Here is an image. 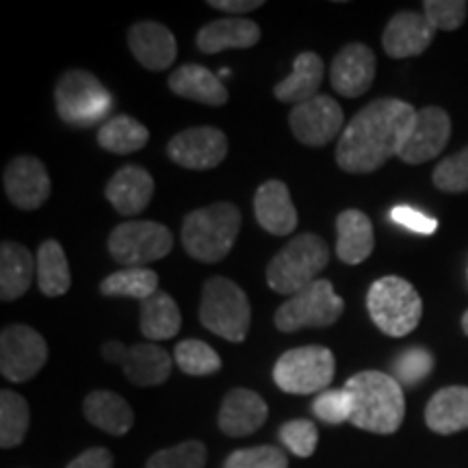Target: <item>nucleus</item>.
<instances>
[{
	"label": "nucleus",
	"instance_id": "obj_31",
	"mask_svg": "<svg viewBox=\"0 0 468 468\" xmlns=\"http://www.w3.org/2000/svg\"><path fill=\"white\" fill-rule=\"evenodd\" d=\"M37 284L46 297L66 295L72 286L68 256L55 239H48L37 250Z\"/></svg>",
	"mask_w": 468,
	"mask_h": 468
},
{
	"label": "nucleus",
	"instance_id": "obj_17",
	"mask_svg": "<svg viewBox=\"0 0 468 468\" xmlns=\"http://www.w3.org/2000/svg\"><path fill=\"white\" fill-rule=\"evenodd\" d=\"M434 35L436 28L430 25V20L423 14H417V11H399L386 25L382 46L386 55L393 58L419 57L434 42Z\"/></svg>",
	"mask_w": 468,
	"mask_h": 468
},
{
	"label": "nucleus",
	"instance_id": "obj_3",
	"mask_svg": "<svg viewBox=\"0 0 468 468\" xmlns=\"http://www.w3.org/2000/svg\"><path fill=\"white\" fill-rule=\"evenodd\" d=\"M241 230V210L230 202L193 210L183 224V248L200 262L224 261Z\"/></svg>",
	"mask_w": 468,
	"mask_h": 468
},
{
	"label": "nucleus",
	"instance_id": "obj_14",
	"mask_svg": "<svg viewBox=\"0 0 468 468\" xmlns=\"http://www.w3.org/2000/svg\"><path fill=\"white\" fill-rule=\"evenodd\" d=\"M449 137H452V120L447 111L441 107L420 109L399 152V159L408 165H420L436 159L447 148Z\"/></svg>",
	"mask_w": 468,
	"mask_h": 468
},
{
	"label": "nucleus",
	"instance_id": "obj_38",
	"mask_svg": "<svg viewBox=\"0 0 468 468\" xmlns=\"http://www.w3.org/2000/svg\"><path fill=\"white\" fill-rule=\"evenodd\" d=\"M436 189L444 193H464L468 191V145L458 154L447 156L438 163L431 174Z\"/></svg>",
	"mask_w": 468,
	"mask_h": 468
},
{
	"label": "nucleus",
	"instance_id": "obj_22",
	"mask_svg": "<svg viewBox=\"0 0 468 468\" xmlns=\"http://www.w3.org/2000/svg\"><path fill=\"white\" fill-rule=\"evenodd\" d=\"M261 27L245 17H224L200 28L196 44L204 55H218L224 50H243L259 44Z\"/></svg>",
	"mask_w": 468,
	"mask_h": 468
},
{
	"label": "nucleus",
	"instance_id": "obj_24",
	"mask_svg": "<svg viewBox=\"0 0 468 468\" xmlns=\"http://www.w3.org/2000/svg\"><path fill=\"white\" fill-rule=\"evenodd\" d=\"M167 85L176 96L208 104V107H221L228 102V90L221 83V76L213 74L204 66H193V63L180 66L169 76Z\"/></svg>",
	"mask_w": 468,
	"mask_h": 468
},
{
	"label": "nucleus",
	"instance_id": "obj_11",
	"mask_svg": "<svg viewBox=\"0 0 468 468\" xmlns=\"http://www.w3.org/2000/svg\"><path fill=\"white\" fill-rule=\"evenodd\" d=\"M48 360V345L33 327L16 324L0 336V373L14 384L28 382Z\"/></svg>",
	"mask_w": 468,
	"mask_h": 468
},
{
	"label": "nucleus",
	"instance_id": "obj_46",
	"mask_svg": "<svg viewBox=\"0 0 468 468\" xmlns=\"http://www.w3.org/2000/svg\"><path fill=\"white\" fill-rule=\"evenodd\" d=\"M102 354H104V358H107L109 362H122V358H124V354H126V347L122 343L113 341V343L104 345Z\"/></svg>",
	"mask_w": 468,
	"mask_h": 468
},
{
	"label": "nucleus",
	"instance_id": "obj_23",
	"mask_svg": "<svg viewBox=\"0 0 468 468\" xmlns=\"http://www.w3.org/2000/svg\"><path fill=\"white\" fill-rule=\"evenodd\" d=\"M376 248L373 224L362 210H343L336 218V254L345 265H360Z\"/></svg>",
	"mask_w": 468,
	"mask_h": 468
},
{
	"label": "nucleus",
	"instance_id": "obj_8",
	"mask_svg": "<svg viewBox=\"0 0 468 468\" xmlns=\"http://www.w3.org/2000/svg\"><path fill=\"white\" fill-rule=\"evenodd\" d=\"M335 354L321 345H308L280 356L273 367V382L291 395L324 393L335 379Z\"/></svg>",
	"mask_w": 468,
	"mask_h": 468
},
{
	"label": "nucleus",
	"instance_id": "obj_33",
	"mask_svg": "<svg viewBox=\"0 0 468 468\" xmlns=\"http://www.w3.org/2000/svg\"><path fill=\"white\" fill-rule=\"evenodd\" d=\"M101 292L107 297H133V300L145 302L154 292H159V276L145 267L122 269L102 280Z\"/></svg>",
	"mask_w": 468,
	"mask_h": 468
},
{
	"label": "nucleus",
	"instance_id": "obj_36",
	"mask_svg": "<svg viewBox=\"0 0 468 468\" xmlns=\"http://www.w3.org/2000/svg\"><path fill=\"white\" fill-rule=\"evenodd\" d=\"M431 368H434V356L430 351L423 347H410L393 362V378L399 382L401 388L403 386L414 388L427 379Z\"/></svg>",
	"mask_w": 468,
	"mask_h": 468
},
{
	"label": "nucleus",
	"instance_id": "obj_27",
	"mask_svg": "<svg viewBox=\"0 0 468 468\" xmlns=\"http://www.w3.org/2000/svg\"><path fill=\"white\" fill-rule=\"evenodd\" d=\"M122 368L124 376L131 379L134 386H159L167 382L172 376V356L159 345L139 343L126 349L124 358H122Z\"/></svg>",
	"mask_w": 468,
	"mask_h": 468
},
{
	"label": "nucleus",
	"instance_id": "obj_20",
	"mask_svg": "<svg viewBox=\"0 0 468 468\" xmlns=\"http://www.w3.org/2000/svg\"><path fill=\"white\" fill-rule=\"evenodd\" d=\"M254 213L262 230L286 237L297 228V210L282 180H267L256 189Z\"/></svg>",
	"mask_w": 468,
	"mask_h": 468
},
{
	"label": "nucleus",
	"instance_id": "obj_32",
	"mask_svg": "<svg viewBox=\"0 0 468 468\" xmlns=\"http://www.w3.org/2000/svg\"><path fill=\"white\" fill-rule=\"evenodd\" d=\"M150 131L131 115H115L98 128V145L113 154H131L148 144Z\"/></svg>",
	"mask_w": 468,
	"mask_h": 468
},
{
	"label": "nucleus",
	"instance_id": "obj_30",
	"mask_svg": "<svg viewBox=\"0 0 468 468\" xmlns=\"http://www.w3.org/2000/svg\"><path fill=\"white\" fill-rule=\"evenodd\" d=\"M180 317L178 303L167 292H154L148 300L142 302V332L150 341H167L178 335Z\"/></svg>",
	"mask_w": 468,
	"mask_h": 468
},
{
	"label": "nucleus",
	"instance_id": "obj_1",
	"mask_svg": "<svg viewBox=\"0 0 468 468\" xmlns=\"http://www.w3.org/2000/svg\"><path fill=\"white\" fill-rule=\"evenodd\" d=\"M417 120V109L397 98H379L367 104L345 126L336 145V163L343 172L371 174L399 156Z\"/></svg>",
	"mask_w": 468,
	"mask_h": 468
},
{
	"label": "nucleus",
	"instance_id": "obj_35",
	"mask_svg": "<svg viewBox=\"0 0 468 468\" xmlns=\"http://www.w3.org/2000/svg\"><path fill=\"white\" fill-rule=\"evenodd\" d=\"M174 360L180 367V371L193 378L213 376L221 368V358L218 351L204 341H196V338L176 345Z\"/></svg>",
	"mask_w": 468,
	"mask_h": 468
},
{
	"label": "nucleus",
	"instance_id": "obj_40",
	"mask_svg": "<svg viewBox=\"0 0 468 468\" xmlns=\"http://www.w3.org/2000/svg\"><path fill=\"white\" fill-rule=\"evenodd\" d=\"M280 441L297 458H310L317 449L319 430L306 419H295L280 427Z\"/></svg>",
	"mask_w": 468,
	"mask_h": 468
},
{
	"label": "nucleus",
	"instance_id": "obj_39",
	"mask_svg": "<svg viewBox=\"0 0 468 468\" xmlns=\"http://www.w3.org/2000/svg\"><path fill=\"white\" fill-rule=\"evenodd\" d=\"M351 410H354V401L347 388H327L319 393L313 403L314 417L327 425L349 423Z\"/></svg>",
	"mask_w": 468,
	"mask_h": 468
},
{
	"label": "nucleus",
	"instance_id": "obj_26",
	"mask_svg": "<svg viewBox=\"0 0 468 468\" xmlns=\"http://www.w3.org/2000/svg\"><path fill=\"white\" fill-rule=\"evenodd\" d=\"M321 80H324V61L314 52H302L292 61V72L273 87V93L280 102L302 104L319 96Z\"/></svg>",
	"mask_w": 468,
	"mask_h": 468
},
{
	"label": "nucleus",
	"instance_id": "obj_5",
	"mask_svg": "<svg viewBox=\"0 0 468 468\" xmlns=\"http://www.w3.org/2000/svg\"><path fill=\"white\" fill-rule=\"evenodd\" d=\"M367 308L373 324L386 336L401 338L417 330L423 317V302L408 280L399 276H384L371 284L367 292Z\"/></svg>",
	"mask_w": 468,
	"mask_h": 468
},
{
	"label": "nucleus",
	"instance_id": "obj_25",
	"mask_svg": "<svg viewBox=\"0 0 468 468\" xmlns=\"http://www.w3.org/2000/svg\"><path fill=\"white\" fill-rule=\"evenodd\" d=\"M425 423L442 436L468 430V386H447L438 390L425 406Z\"/></svg>",
	"mask_w": 468,
	"mask_h": 468
},
{
	"label": "nucleus",
	"instance_id": "obj_34",
	"mask_svg": "<svg viewBox=\"0 0 468 468\" xmlns=\"http://www.w3.org/2000/svg\"><path fill=\"white\" fill-rule=\"evenodd\" d=\"M28 403L14 390L0 393V447L11 449L25 441L28 430Z\"/></svg>",
	"mask_w": 468,
	"mask_h": 468
},
{
	"label": "nucleus",
	"instance_id": "obj_2",
	"mask_svg": "<svg viewBox=\"0 0 468 468\" xmlns=\"http://www.w3.org/2000/svg\"><path fill=\"white\" fill-rule=\"evenodd\" d=\"M354 410L351 425L373 434H395L406 417V399L403 388L393 376L382 371H362L347 379Z\"/></svg>",
	"mask_w": 468,
	"mask_h": 468
},
{
	"label": "nucleus",
	"instance_id": "obj_42",
	"mask_svg": "<svg viewBox=\"0 0 468 468\" xmlns=\"http://www.w3.org/2000/svg\"><path fill=\"white\" fill-rule=\"evenodd\" d=\"M468 14V3L464 0H425L423 16L430 25L441 31H455L464 25Z\"/></svg>",
	"mask_w": 468,
	"mask_h": 468
},
{
	"label": "nucleus",
	"instance_id": "obj_6",
	"mask_svg": "<svg viewBox=\"0 0 468 468\" xmlns=\"http://www.w3.org/2000/svg\"><path fill=\"white\" fill-rule=\"evenodd\" d=\"M55 104L58 117L76 128L104 124L113 111V98L107 87L85 69H69L58 79Z\"/></svg>",
	"mask_w": 468,
	"mask_h": 468
},
{
	"label": "nucleus",
	"instance_id": "obj_43",
	"mask_svg": "<svg viewBox=\"0 0 468 468\" xmlns=\"http://www.w3.org/2000/svg\"><path fill=\"white\" fill-rule=\"evenodd\" d=\"M390 219H393L395 224L408 228V230H412L417 234H425V237L434 234L438 228V221L434 218H430V215L420 213V210L412 208V207H395L393 210H390Z\"/></svg>",
	"mask_w": 468,
	"mask_h": 468
},
{
	"label": "nucleus",
	"instance_id": "obj_9",
	"mask_svg": "<svg viewBox=\"0 0 468 468\" xmlns=\"http://www.w3.org/2000/svg\"><path fill=\"white\" fill-rule=\"evenodd\" d=\"M345 302L335 292L330 280L319 278L306 289L295 292L276 313L280 332H297L303 327H327L343 314Z\"/></svg>",
	"mask_w": 468,
	"mask_h": 468
},
{
	"label": "nucleus",
	"instance_id": "obj_18",
	"mask_svg": "<svg viewBox=\"0 0 468 468\" xmlns=\"http://www.w3.org/2000/svg\"><path fill=\"white\" fill-rule=\"evenodd\" d=\"M128 46L139 63L150 72H161L167 69L176 61L178 55V44H176L174 33L159 22L144 20L131 27L128 33Z\"/></svg>",
	"mask_w": 468,
	"mask_h": 468
},
{
	"label": "nucleus",
	"instance_id": "obj_7",
	"mask_svg": "<svg viewBox=\"0 0 468 468\" xmlns=\"http://www.w3.org/2000/svg\"><path fill=\"white\" fill-rule=\"evenodd\" d=\"M200 321L215 336L243 343L251 324V306L245 291L228 278L207 280L200 300Z\"/></svg>",
	"mask_w": 468,
	"mask_h": 468
},
{
	"label": "nucleus",
	"instance_id": "obj_37",
	"mask_svg": "<svg viewBox=\"0 0 468 468\" xmlns=\"http://www.w3.org/2000/svg\"><path fill=\"white\" fill-rule=\"evenodd\" d=\"M207 447L200 441H185L172 449L156 452L145 468H204Z\"/></svg>",
	"mask_w": 468,
	"mask_h": 468
},
{
	"label": "nucleus",
	"instance_id": "obj_13",
	"mask_svg": "<svg viewBox=\"0 0 468 468\" xmlns=\"http://www.w3.org/2000/svg\"><path fill=\"white\" fill-rule=\"evenodd\" d=\"M167 154L176 165L185 169H213L228 156V137L213 126L186 128L174 134L167 144Z\"/></svg>",
	"mask_w": 468,
	"mask_h": 468
},
{
	"label": "nucleus",
	"instance_id": "obj_4",
	"mask_svg": "<svg viewBox=\"0 0 468 468\" xmlns=\"http://www.w3.org/2000/svg\"><path fill=\"white\" fill-rule=\"evenodd\" d=\"M330 262V250L317 234L303 232L291 239L267 267V284L280 295H295L317 282Z\"/></svg>",
	"mask_w": 468,
	"mask_h": 468
},
{
	"label": "nucleus",
	"instance_id": "obj_47",
	"mask_svg": "<svg viewBox=\"0 0 468 468\" xmlns=\"http://www.w3.org/2000/svg\"><path fill=\"white\" fill-rule=\"evenodd\" d=\"M462 330H464V335L468 336V310L464 313V317H462Z\"/></svg>",
	"mask_w": 468,
	"mask_h": 468
},
{
	"label": "nucleus",
	"instance_id": "obj_21",
	"mask_svg": "<svg viewBox=\"0 0 468 468\" xmlns=\"http://www.w3.org/2000/svg\"><path fill=\"white\" fill-rule=\"evenodd\" d=\"M152 193H154V178L139 165H126L113 174L107 185V200L120 215L133 218L145 210Z\"/></svg>",
	"mask_w": 468,
	"mask_h": 468
},
{
	"label": "nucleus",
	"instance_id": "obj_41",
	"mask_svg": "<svg viewBox=\"0 0 468 468\" xmlns=\"http://www.w3.org/2000/svg\"><path fill=\"white\" fill-rule=\"evenodd\" d=\"M224 468H289V460L282 449L262 444V447L239 449L228 455Z\"/></svg>",
	"mask_w": 468,
	"mask_h": 468
},
{
	"label": "nucleus",
	"instance_id": "obj_29",
	"mask_svg": "<svg viewBox=\"0 0 468 468\" xmlns=\"http://www.w3.org/2000/svg\"><path fill=\"white\" fill-rule=\"evenodd\" d=\"M83 412L91 425L111 436H124L134 423L133 408L128 406L124 397L111 393V390H93L87 395Z\"/></svg>",
	"mask_w": 468,
	"mask_h": 468
},
{
	"label": "nucleus",
	"instance_id": "obj_44",
	"mask_svg": "<svg viewBox=\"0 0 468 468\" xmlns=\"http://www.w3.org/2000/svg\"><path fill=\"white\" fill-rule=\"evenodd\" d=\"M66 468H113V455L109 449L93 447L74 458Z\"/></svg>",
	"mask_w": 468,
	"mask_h": 468
},
{
	"label": "nucleus",
	"instance_id": "obj_12",
	"mask_svg": "<svg viewBox=\"0 0 468 468\" xmlns=\"http://www.w3.org/2000/svg\"><path fill=\"white\" fill-rule=\"evenodd\" d=\"M291 131L297 142L310 148H324L343 134V109L330 96L313 98V101L292 107L289 115Z\"/></svg>",
	"mask_w": 468,
	"mask_h": 468
},
{
	"label": "nucleus",
	"instance_id": "obj_28",
	"mask_svg": "<svg viewBox=\"0 0 468 468\" xmlns=\"http://www.w3.org/2000/svg\"><path fill=\"white\" fill-rule=\"evenodd\" d=\"M37 271V261L25 245L5 241L0 248V297L3 302H16L31 286L33 273Z\"/></svg>",
	"mask_w": 468,
	"mask_h": 468
},
{
	"label": "nucleus",
	"instance_id": "obj_10",
	"mask_svg": "<svg viewBox=\"0 0 468 468\" xmlns=\"http://www.w3.org/2000/svg\"><path fill=\"white\" fill-rule=\"evenodd\" d=\"M174 248V234L156 221H124L109 234V251L128 269L165 259Z\"/></svg>",
	"mask_w": 468,
	"mask_h": 468
},
{
	"label": "nucleus",
	"instance_id": "obj_15",
	"mask_svg": "<svg viewBox=\"0 0 468 468\" xmlns=\"http://www.w3.org/2000/svg\"><path fill=\"white\" fill-rule=\"evenodd\" d=\"M5 193L22 210H35L48 200L50 176L44 163L35 156H17L5 167Z\"/></svg>",
	"mask_w": 468,
	"mask_h": 468
},
{
	"label": "nucleus",
	"instance_id": "obj_16",
	"mask_svg": "<svg viewBox=\"0 0 468 468\" xmlns=\"http://www.w3.org/2000/svg\"><path fill=\"white\" fill-rule=\"evenodd\" d=\"M378 61L367 44H347L332 61L330 80L338 96L358 98L371 90Z\"/></svg>",
	"mask_w": 468,
	"mask_h": 468
},
{
	"label": "nucleus",
	"instance_id": "obj_45",
	"mask_svg": "<svg viewBox=\"0 0 468 468\" xmlns=\"http://www.w3.org/2000/svg\"><path fill=\"white\" fill-rule=\"evenodd\" d=\"M262 0H208V7L226 11V14H248L262 7Z\"/></svg>",
	"mask_w": 468,
	"mask_h": 468
},
{
	"label": "nucleus",
	"instance_id": "obj_19",
	"mask_svg": "<svg viewBox=\"0 0 468 468\" xmlns=\"http://www.w3.org/2000/svg\"><path fill=\"white\" fill-rule=\"evenodd\" d=\"M269 408L259 393L248 388H234L224 397L219 410V430L226 436L243 438L265 425Z\"/></svg>",
	"mask_w": 468,
	"mask_h": 468
}]
</instances>
